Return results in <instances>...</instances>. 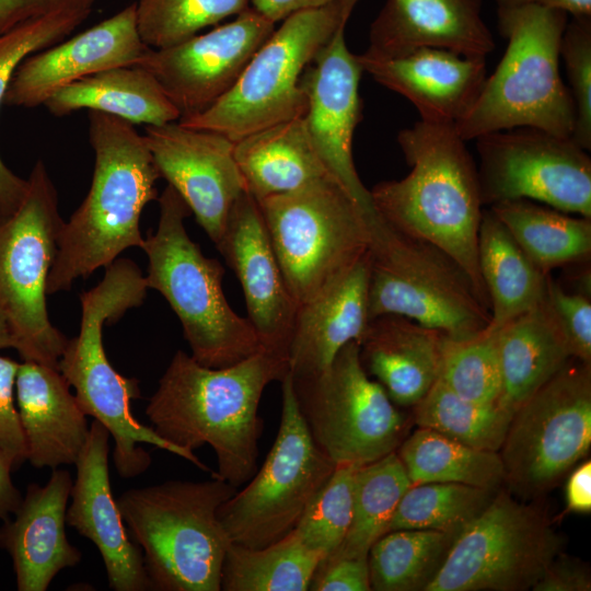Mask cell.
<instances>
[{
	"mask_svg": "<svg viewBox=\"0 0 591 591\" xmlns=\"http://www.w3.org/2000/svg\"><path fill=\"white\" fill-rule=\"evenodd\" d=\"M288 372V361L266 350L224 368L205 367L177 350L146 415L161 438L185 451L211 447L218 476L239 488L257 472L263 392Z\"/></svg>",
	"mask_w": 591,
	"mask_h": 591,
	"instance_id": "1",
	"label": "cell"
},
{
	"mask_svg": "<svg viewBox=\"0 0 591 591\" xmlns=\"http://www.w3.org/2000/svg\"><path fill=\"white\" fill-rule=\"evenodd\" d=\"M397 141L412 169L405 177L380 182L370 190L375 212L393 229L451 256L489 309L477 257L484 205L466 141L454 124L420 119L402 129Z\"/></svg>",
	"mask_w": 591,
	"mask_h": 591,
	"instance_id": "2",
	"label": "cell"
},
{
	"mask_svg": "<svg viewBox=\"0 0 591 591\" xmlns=\"http://www.w3.org/2000/svg\"><path fill=\"white\" fill-rule=\"evenodd\" d=\"M88 117L95 155L92 182L59 231L48 296L107 267L126 248L141 247L140 217L147 204L158 198L155 183L161 176L134 124L97 111H89Z\"/></svg>",
	"mask_w": 591,
	"mask_h": 591,
	"instance_id": "3",
	"label": "cell"
},
{
	"mask_svg": "<svg viewBox=\"0 0 591 591\" xmlns=\"http://www.w3.org/2000/svg\"><path fill=\"white\" fill-rule=\"evenodd\" d=\"M236 490L211 476L131 488L116 499L124 523L141 548L150 590H221L231 542L218 509Z\"/></svg>",
	"mask_w": 591,
	"mask_h": 591,
	"instance_id": "4",
	"label": "cell"
},
{
	"mask_svg": "<svg viewBox=\"0 0 591 591\" xmlns=\"http://www.w3.org/2000/svg\"><path fill=\"white\" fill-rule=\"evenodd\" d=\"M568 19L563 11L535 5L497 9L507 47L470 111L455 124L465 141L517 127L571 137L575 106L559 71Z\"/></svg>",
	"mask_w": 591,
	"mask_h": 591,
	"instance_id": "5",
	"label": "cell"
},
{
	"mask_svg": "<svg viewBox=\"0 0 591 591\" xmlns=\"http://www.w3.org/2000/svg\"><path fill=\"white\" fill-rule=\"evenodd\" d=\"M159 204L157 231L141 246L149 260L144 278L178 317L190 356L205 367L224 368L264 350L247 317L227 301L224 268L188 236L184 220L192 211L184 199L167 185Z\"/></svg>",
	"mask_w": 591,
	"mask_h": 591,
	"instance_id": "6",
	"label": "cell"
},
{
	"mask_svg": "<svg viewBox=\"0 0 591 591\" xmlns=\"http://www.w3.org/2000/svg\"><path fill=\"white\" fill-rule=\"evenodd\" d=\"M359 0H331L296 12L253 55L234 85L205 112L177 121L222 134L236 141L306 111L301 77Z\"/></svg>",
	"mask_w": 591,
	"mask_h": 591,
	"instance_id": "7",
	"label": "cell"
},
{
	"mask_svg": "<svg viewBox=\"0 0 591 591\" xmlns=\"http://www.w3.org/2000/svg\"><path fill=\"white\" fill-rule=\"evenodd\" d=\"M369 227V320L399 315L451 338L470 337L489 324V309L451 256L393 229L376 212Z\"/></svg>",
	"mask_w": 591,
	"mask_h": 591,
	"instance_id": "8",
	"label": "cell"
},
{
	"mask_svg": "<svg viewBox=\"0 0 591 591\" xmlns=\"http://www.w3.org/2000/svg\"><path fill=\"white\" fill-rule=\"evenodd\" d=\"M257 204L298 308L369 247L372 213L329 175Z\"/></svg>",
	"mask_w": 591,
	"mask_h": 591,
	"instance_id": "9",
	"label": "cell"
},
{
	"mask_svg": "<svg viewBox=\"0 0 591 591\" xmlns=\"http://www.w3.org/2000/svg\"><path fill=\"white\" fill-rule=\"evenodd\" d=\"M62 224L56 187L38 160L18 209L0 216V308L22 360L57 369L68 339L50 323L46 288Z\"/></svg>",
	"mask_w": 591,
	"mask_h": 591,
	"instance_id": "10",
	"label": "cell"
},
{
	"mask_svg": "<svg viewBox=\"0 0 591 591\" xmlns=\"http://www.w3.org/2000/svg\"><path fill=\"white\" fill-rule=\"evenodd\" d=\"M280 382L282 409L275 442L260 470L218 509L230 542L248 548L270 545L293 530L336 467L311 437L290 371Z\"/></svg>",
	"mask_w": 591,
	"mask_h": 591,
	"instance_id": "11",
	"label": "cell"
},
{
	"mask_svg": "<svg viewBox=\"0 0 591 591\" xmlns=\"http://www.w3.org/2000/svg\"><path fill=\"white\" fill-rule=\"evenodd\" d=\"M561 547V536L542 509L498 489L456 536L425 591L529 590Z\"/></svg>",
	"mask_w": 591,
	"mask_h": 591,
	"instance_id": "12",
	"label": "cell"
},
{
	"mask_svg": "<svg viewBox=\"0 0 591 591\" xmlns=\"http://www.w3.org/2000/svg\"><path fill=\"white\" fill-rule=\"evenodd\" d=\"M292 382L313 441L336 466L374 462L396 451L406 437L408 419L369 378L355 340L326 370L310 378L292 376Z\"/></svg>",
	"mask_w": 591,
	"mask_h": 591,
	"instance_id": "13",
	"label": "cell"
},
{
	"mask_svg": "<svg viewBox=\"0 0 591 591\" xmlns=\"http://www.w3.org/2000/svg\"><path fill=\"white\" fill-rule=\"evenodd\" d=\"M591 447V363L571 358L513 414L500 448L505 483L522 498L553 489Z\"/></svg>",
	"mask_w": 591,
	"mask_h": 591,
	"instance_id": "14",
	"label": "cell"
},
{
	"mask_svg": "<svg viewBox=\"0 0 591 591\" xmlns=\"http://www.w3.org/2000/svg\"><path fill=\"white\" fill-rule=\"evenodd\" d=\"M475 140L484 206L528 199L591 218V159L571 137L517 127Z\"/></svg>",
	"mask_w": 591,
	"mask_h": 591,
	"instance_id": "15",
	"label": "cell"
},
{
	"mask_svg": "<svg viewBox=\"0 0 591 591\" xmlns=\"http://www.w3.org/2000/svg\"><path fill=\"white\" fill-rule=\"evenodd\" d=\"M111 309L100 302L82 306L79 334L68 339L58 370L76 391V398L86 416L102 424L114 440L113 461L123 478L143 474L151 456L140 443L151 444L183 457L199 470L210 472L194 452L185 451L163 438L152 427L139 422L130 403L140 398L139 382L126 378L111 364L103 345V326L111 323Z\"/></svg>",
	"mask_w": 591,
	"mask_h": 591,
	"instance_id": "16",
	"label": "cell"
},
{
	"mask_svg": "<svg viewBox=\"0 0 591 591\" xmlns=\"http://www.w3.org/2000/svg\"><path fill=\"white\" fill-rule=\"evenodd\" d=\"M275 30L252 7L229 23L162 49L149 48L135 66L149 71L179 112L198 115L221 99Z\"/></svg>",
	"mask_w": 591,
	"mask_h": 591,
	"instance_id": "17",
	"label": "cell"
},
{
	"mask_svg": "<svg viewBox=\"0 0 591 591\" xmlns=\"http://www.w3.org/2000/svg\"><path fill=\"white\" fill-rule=\"evenodd\" d=\"M143 138L160 176L184 199L216 245L233 205L247 192L234 158V141L178 121L148 125Z\"/></svg>",
	"mask_w": 591,
	"mask_h": 591,
	"instance_id": "18",
	"label": "cell"
},
{
	"mask_svg": "<svg viewBox=\"0 0 591 591\" xmlns=\"http://www.w3.org/2000/svg\"><path fill=\"white\" fill-rule=\"evenodd\" d=\"M340 26L301 77L308 105L302 116L310 141L327 173L368 213L375 210L352 158V138L361 118L359 83L363 72L347 47Z\"/></svg>",
	"mask_w": 591,
	"mask_h": 591,
	"instance_id": "19",
	"label": "cell"
},
{
	"mask_svg": "<svg viewBox=\"0 0 591 591\" xmlns=\"http://www.w3.org/2000/svg\"><path fill=\"white\" fill-rule=\"evenodd\" d=\"M216 247L241 283L247 320L262 348L288 361L298 304L285 281L258 204L247 192L233 205Z\"/></svg>",
	"mask_w": 591,
	"mask_h": 591,
	"instance_id": "20",
	"label": "cell"
},
{
	"mask_svg": "<svg viewBox=\"0 0 591 591\" xmlns=\"http://www.w3.org/2000/svg\"><path fill=\"white\" fill-rule=\"evenodd\" d=\"M149 47L136 22V2L93 27L25 57L4 95L8 106L43 105L59 88L99 71L135 66Z\"/></svg>",
	"mask_w": 591,
	"mask_h": 591,
	"instance_id": "21",
	"label": "cell"
},
{
	"mask_svg": "<svg viewBox=\"0 0 591 591\" xmlns=\"http://www.w3.org/2000/svg\"><path fill=\"white\" fill-rule=\"evenodd\" d=\"M109 436L102 424L92 421L86 442L74 464L77 474L66 522L95 544L111 589L146 591L150 590V582L141 548L128 537L111 487Z\"/></svg>",
	"mask_w": 591,
	"mask_h": 591,
	"instance_id": "22",
	"label": "cell"
},
{
	"mask_svg": "<svg viewBox=\"0 0 591 591\" xmlns=\"http://www.w3.org/2000/svg\"><path fill=\"white\" fill-rule=\"evenodd\" d=\"M363 71L404 96L420 120L456 124L476 101L487 78L486 59L421 47L396 57L357 55Z\"/></svg>",
	"mask_w": 591,
	"mask_h": 591,
	"instance_id": "23",
	"label": "cell"
},
{
	"mask_svg": "<svg viewBox=\"0 0 591 591\" xmlns=\"http://www.w3.org/2000/svg\"><path fill=\"white\" fill-rule=\"evenodd\" d=\"M484 0H386L370 26L375 57H396L421 47L485 58L494 36L483 18Z\"/></svg>",
	"mask_w": 591,
	"mask_h": 591,
	"instance_id": "24",
	"label": "cell"
},
{
	"mask_svg": "<svg viewBox=\"0 0 591 591\" xmlns=\"http://www.w3.org/2000/svg\"><path fill=\"white\" fill-rule=\"evenodd\" d=\"M72 484L69 471L53 468L44 486L28 485L14 519L0 529V542L12 558L19 591H45L61 570L81 561L80 549L66 534Z\"/></svg>",
	"mask_w": 591,
	"mask_h": 591,
	"instance_id": "25",
	"label": "cell"
},
{
	"mask_svg": "<svg viewBox=\"0 0 591 591\" xmlns=\"http://www.w3.org/2000/svg\"><path fill=\"white\" fill-rule=\"evenodd\" d=\"M369 252L299 305L288 351L296 379L326 370L349 341L360 343L369 323Z\"/></svg>",
	"mask_w": 591,
	"mask_h": 591,
	"instance_id": "26",
	"label": "cell"
},
{
	"mask_svg": "<svg viewBox=\"0 0 591 591\" xmlns=\"http://www.w3.org/2000/svg\"><path fill=\"white\" fill-rule=\"evenodd\" d=\"M15 402L27 461L37 468L74 465L90 427L60 371L34 361L20 363Z\"/></svg>",
	"mask_w": 591,
	"mask_h": 591,
	"instance_id": "27",
	"label": "cell"
},
{
	"mask_svg": "<svg viewBox=\"0 0 591 591\" xmlns=\"http://www.w3.org/2000/svg\"><path fill=\"white\" fill-rule=\"evenodd\" d=\"M445 337L410 318L381 315L359 343L361 363L394 404L414 407L440 375Z\"/></svg>",
	"mask_w": 591,
	"mask_h": 591,
	"instance_id": "28",
	"label": "cell"
},
{
	"mask_svg": "<svg viewBox=\"0 0 591 591\" xmlns=\"http://www.w3.org/2000/svg\"><path fill=\"white\" fill-rule=\"evenodd\" d=\"M497 329L501 372L498 405L513 415L572 357L546 297Z\"/></svg>",
	"mask_w": 591,
	"mask_h": 591,
	"instance_id": "29",
	"label": "cell"
},
{
	"mask_svg": "<svg viewBox=\"0 0 591 591\" xmlns=\"http://www.w3.org/2000/svg\"><path fill=\"white\" fill-rule=\"evenodd\" d=\"M43 105L56 117L86 108L147 126L181 117L155 78L139 66L116 67L80 78L59 88Z\"/></svg>",
	"mask_w": 591,
	"mask_h": 591,
	"instance_id": "30",
	"label": "cell"
},
{
	"mask_svg": "<svg viewBox=\"0 0 591 591\" xmlns=\"http://www.w3.org/2000/svg\"><path fill=\"white\" fill-rule=\"evenodd\" d=\"M234 158L246 190L256 201L329 175L310 141L302 117L234 141Z\"/></svg>",
	"mask_w": 591,
	"mask_h": 591,
	"instance_id": "31",
	"label": "cell"
},
{
	"mask_svg": "<svg viewBox=\"0 0 591 591\" xmlns=\"http://www.w3.org/2000/svg\"><path fill=\"white\" fill-rule=\"evenodd\" d=\"M477 257L489 300V327L499 328L545 299L551 273L529 258L489 208L482 215Z\"/></svg>",
	"mask_w": 591,
	"mask_h": 591,
	"instance_id": "32",
	"label": "cell"
},
{
	"mask_svg": "<svg viewBox=\"0 0 591 591\" xmlns=\"http://www.w3.org/2000/svg\"><path fill=\"white\" fill-rule=\"evenodd\" d=\"M511 236L543 271L587 260L591 253V218L528 199L489 207Z\"/></svg>",
	"mask_w": 591,
	"mask_h": 591,
	"instance_id": "33",
	"label": "cell"
},
{
	"mask_svg": "<svg viewBox=\"0 0 591 591\" xmlns=\"http://www.w3.org/2000/svg\"><path fill=\"white\" fill-rule=\"evenodd\" d=\"M412 484L455 483L498 490L505 483L499 452L476 449L418 427L396 450Z\"/></svg>",
	"mask_w": 591,
	"mask_h": 591,
	"instance_id": "34",
	"label": "cell"
},
{
	"mask_svg": "<svg viewBox=\"0 0 591 591\" xmlns=\"http://www.w3.org/2000/svg\"><path fill=\"white\" fill-rule=\"evenodd\" d=\"M324 558L305 546L293 530L260 548L231 543L222 565L221 590L306 591Z\"/></svg>",
	"mask_w": 591,
	"mask_h": 591,
	"instance_id": "35",
	"label": "cell"
},
{
	"mask_svg": "<svg viewBox=\"0 0 591 591\" xmlns=\"http://www.w3.org/2000/svg\"><path fill=\"white\" fill-rule=\"evenodd\" d=\"M412 485L396 451L359 466L355 475L352 518L345 540L327 558H368L373 543L386 533L397 505Z\"/></svg>",
	"mask_w": 591,
	"mask_h": 591,
	"instance_id": "36",
	"label": "cell"
},
{
	"mask_svg": "<svg viewBox=\"0 0 591 591\" xmlns=\"http://www.w3.org/2000/svg\"><path fill=\"white\" fill-rule=\"evenodd\" d=\"M461 532L404 529L383 534L371 546V590L425 591Z\"/></svg>",
	"mask_w": 591,
	"mask_h": 591,
	"instance_id": "37",
	"label": "cell"
},
{
	"mask_svg": "<svg viewBox=\"0 0 591 591\" xmlns=\"http://www.w3.org/2000/svg\"><path fill=\"white\" fill-rule=\"evenodd\" d=\"M418 427L428 428L470 447L499 452L512 414L498 404L462 398L439 378L413 407Z\"/></svg>",
	"mask_w": 591,
	"mask_h": 591,
	"instance_id": "38",
	"label": "cell"
},
{
	"mask_svg": "<svg viewBox=\"0 0 591 591\" xmlns=\"http://www.w3.org/2000/svg\"><path fill=\"white\" fill-rule=\"evenodd\" d=\"M496 491L455 483L412 484L386 533L404 529L461 532L489 505Z\"/></svg>",
	"mask_w": 591,
	"mask_h": 591,
	"instance_id": "39",
	"label": "cell"
},
{
	"mask_svg": "<svg viewBox=\"0 0 591 591\" xmlns=\"http://www.w3.org/2000/svg\"><path fill=\"white\" fill-rule=\"evenodd\" d=\"M89 15L79 12H61L24 23L0 35V107L10 80L28 55L65 39ZM27 189V179L14 174L0 158V216H9L18 209Z\"/></svg>",
	"mask_w": 591,
	"mask_h": 591,
	"instance_id": "40",
	"label": "cell"
},
{
	"mask_svg": "<svg viewBox=\"0 0 591 591\" xmlns=\"http://www.w3.org/2000/svg\"><path fill=\"white\" fill-rule=\"evenodd\" d=\"M439 379L464 399L498 404L501 393L498 329L487 325L470 337L447 336Z\"/></svg>",
	"mask_w": 591,
	"mask_h": 591,
	"instance_id": "41",
	"label": "cell"
},
{
	"mask_svg": "<svg viewBox=\"0 0 591 591\" xmlns=\"http://www.w3.org/2000/svg\"><path fill=\"white\" fill-rule=\"evenodd\" d=\"M248 7L250 0H138L136 22L142 42L149 48L162 49Z\"/></svg>",
	"mask_w": 591,
	"mask_h": 591,
	"instance_id": "42",
	"label": "cell"
},
{
	"mask_svg": "<svg viewBox=\"0 0 591 591\" xmlns=\"http://www.w3.org/2000/svg\"><path fill=\"white\" fill-rule=\"evenodd\" d=\"M358 467L337 465L293 529L305 546L322 553L325 558L337 551L349 530Z\"/></svg>",
	"mask_w": 591,
	"mask_h": 591,
	"instance_id": "43",
	"label": "cell"
},
{
	"mask_svg": "<svg viewBox=\"0 0 591 591\" xmlns=\"http://www.w3.org/2000/svg\"><path fill=\"white\" fill-rule=\"evenodd\" d=\"M560 58L569 81L575 106L571 139L582 149H591V16H569L563 33Z\"/></svg>",
	"mask_w": 591,
	"mask_h": 591,
	"instance_id": "44",
	"label": "cell"
},
{
	"mask_svg": "<svg viewBox=\"0 0 591 591\" xmlns=\"http://www.w3.org/2000/svg\"><path fill=\"white\" fill-rule=\"evenodd\" d=\"M546 300L563 333L571 357L591 363L590 294L582 291H566L549 275Z\"/></svg>",
	"mask_w": 591,
	"mask_h": 591,
	"instance_id": "45",
	"label": "cell"
},
{
	"mask_svg": "<svg viewBox=\"0 0 591 591\" xmlns=\"http://www.w3.org/2000/svg\"><path fill=\"white\" fill-rule=\"evenodd\" d=\"M20 363L0 356V449L14 461V465L27 460L24 432L15 402V379Z\"/></svg>",
	"mask_w": 591,
	"mask_h": 591,
	"instance_id": "46",
	"label": "cell"
},
{
	"mask_svg": "<svg viewBox=\"0 0 591 591\" xmlns=\"http://www.w3.org/2000/svg\"><path fill=\"white\" fill-rule=\"evenodd\" d=\"M95 0H0V35L34 20L61 12L90 15Z\"/></svg>",
	"mask_w": 591,
	"mask_h": 591,
	"instance_id": "47",
	"label": "cell"
},
{
	"mask_svg": "<svg viewBox=\"0 0 591 591\" xmlns=\"http://www.w3.org/2000/svg\"><path fill=\"white\" fill-rule=\"evenodd\" d=\"M309 590L370 591L368 558H346L320 563Z\"/></svg>",
	"mask_w": 591,
	"mask_h": 591,
	"instance_id": "48",
	"label": "cell"
},
{
	"mask_svg": "<svg viewBox=\"0 0 591 591\" xmlns=\"http://www.w3.org/2000/svg\"><path fill=\"white\" fill-rule=\"evenodd\" d=\"M532 590L590 591L591 578L584 565L560 553L551 563Z\"/></svg>",
	"mask_w": 591,
	"mask_h": 591,
	"instance_id": "49",
	"label": "cell"
},
{
	"mask_svg": "<svg viewBox=\"0 0 591 591\" xmlns=\"http://www.w3.org/2000/svg\"><path fill=\"white\" fill-rule=\"evenodd\" d=\"M566 508L570 512L589 513L591 511V462L584 461L577 466L566 484Z\"/></svg>",
	"mask_w": 591,
	"mask_h": 591,
	"instance_id": "50",
	"label": "cell"
},
{
	"mask_svg": "<svg viewBox=\"0 0 591 591\" xmlns=\"http://www.w3.org/2000/svg\"><path fill=\"white\" fill-rule=\"evenodd\" d=\"M13 459L0 449V520L8 521L22 502V495L11 478Z\"/></svg>",
	"mask_w": 591,
	"mask_h": 591,
	"instance_id": "51",
	"label": "cell"
},
{
	"mask_svg": "<svg viewBox=\"0 0 591 591\" xmlns=\"http://www.w3.org/2000/svg\"><path fill=\"white\" fill-rule=\"evenodd\" d=\"M331 0H250L252 8L273 23L308 9L318 8Z\"/></svg>",
	"mask_w": 591,
	"mask_h": 591,
	"instance_id": "52",
	"label": "cell"
},
{
	"mask_svg": "<svg viewBox=\"0 0 591 591\" xmlns=\"http://www.w3.org/2000/svg\"><path fill=\"white\" fill-rule=\"evenodd\" d=\"M497 9L535 5L559 10L569 16H591V0H496Z\"/></svg>",
	"mask_w": 591,
	"mask_h": 591,
	"instance_id": "53",
	"label": "cell"
},
{
	"mask_svg": "<svg viewBox=\"0 0 591 591\" xmlns=\"http://www.w3.org/2000/svg\"><path fill=\"white\" fill-rule=\"evenodd\" d=\"M16 348V341L9 321L0 308V349Z\"/></svg>",
	"mask_w": 591,
	"mask_h": 591,
	"instance_id": "54",
	"label": "cell"
}]
</instances>
